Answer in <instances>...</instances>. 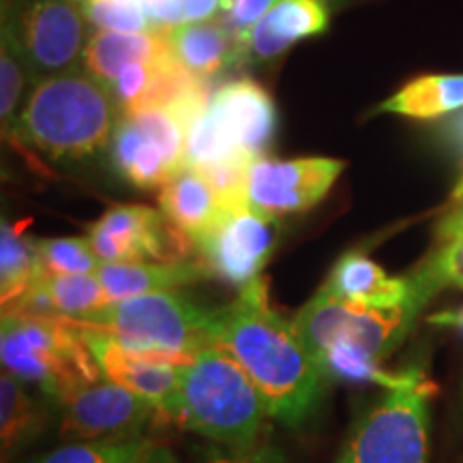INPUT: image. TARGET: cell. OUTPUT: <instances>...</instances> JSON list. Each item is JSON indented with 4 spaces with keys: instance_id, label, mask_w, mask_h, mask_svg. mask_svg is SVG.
<instances>
[{
    "instance_id": "obj_1",
    "label": "cell",
    "mask_w": 463,
    "mask_h": 463,
    "mask_svg": "<svg viewBox=\"0 0 463 463\" xmlns=\"http://www.w3.org/2000/svg\"><path fill=\"white\" fill-rule=\"evenodd\" d=\"M213 337L253 380L273 419L294 427L314 414L328 378L294 322L270 307L262 277L241 288L232 303L217 307Z\"/></svg>"
},
{
    "instance_id": "obj_2",
    "label": "cell",
    "mask_w": 463,
    "mask_h": 463,
    "mask_svg": "<svg viewBox=\"0 0 463 463\" xmlns=\"http://www.w3.org/2000/svg\"><path fill=\"white\" fill-rule=\"evenodd\" d=\"M425 305L412 300L399 307H364L335 298L320 288L292 322L326 378L392 389L402 372H384L382 361L403 344Z\"/></svg>"
},
{
    "instance_id": "obj_3",
    "label": "cell",
    "mask_w": 463,
    "mask_h": 463,
    "mask_svg": "<svg viewBox=\"0 0 463 463\" xmlns=\"http://www.w3.org/2000/svg\"><path fill=\"white\" fill-rule=\"evenodd\" d=\"M159 416L230 449L264 442L266 422L273 419L253 380L219 344L183 364L176 389L159 408Z\"/></svg>"
},
{
    "instance_id": "obj_4",
    "label": "cell",
    "mask_w": 463,
    "mask_h": 463,
    "mask_svg": "<svg viewBox=\"0 0 463 463\" xmlns=\"http://www.w3.org/2000/svg\"><path fill=\"white\" fill-rule=\"evenodd\" d=\"M120 108L112 92L84 69L33 86L17 137L58 164L97 157L109 146Z\"/></svg>"
},
{
    "instance_id": "obj_5",
    "label": "cell",
    "mask_w": 463,
    "mask_h": 463,
    "mask_svg": "<svg viewBox=\"0 0 463 463\" xmlns=\"http://www.w3.org/2000/svg\"><path fill=\"white\" fill-rule=\"evenodd\" d=\"M0 358L5 372L62 403L103 373L73 320L3 311Z\"/></svg>"
},
{
    "instance_id": "obj_6",
    "label": "cell",
    "mask_w": 463,
    "mask_h": 463,
    "mask_svg": "<svg viewBox=\"0 0 463 463\" xmlns=\"http://www.w3.org/2000/svg\"><path fill=\"white\" fill-rule=\"evenodd\" d=\"M213 314L215 309H204L184 294L153 292L114 300L75 322L89 324L133 350L191 361L215 344Z\"/></svg>"
},
{
    "instance_id": "obj_7",
    "label": "cell",
    "mask_w": 463,
    "mask_h": 463,
    "mask_svg": "<svg viewBox=\"0 0 463 463\" xmlns=\"http://www.w3.org/2000/svg\"><path fill=\"white\" fill-rule=\"evenodd\" d=\"M277 109L253 80L225 82L189 125L184 165L208 167L225 161H256L275 140Z\"/></svg>"
},
{
    "instance_id": "obj_8",
    "label": "cell",
    "mask_w": 463,
    "mask_h": 463,
    "mask_svg": "<svg viewBox=\"0 0 463 463\" xmlns=\"http://www.w3.org/2000/svg\"><path fill=\"white\" fill-rule=\"evenodd\" d=\"M356 422L337 463H427L430 459V402L433 386L419 367L402 380Z\"/></svg>"
},
{
    "instance_id": "obj_9",
    "label": "cell",
    "mask_w": 463,
    "mask_h": 463,
    "mask_svg": "<svg viewBox=\"0 0 463 463\" xmlns=\"http://www.w3.org/2000/svg\"><path fill=\"white\" fill-rule=\"evenodd\" d=\"M3 28L20 50L34 84L75 71L90 39L80 0H14Z\"/></svg>"
},
{
    "instance_id": "obj_10",
    "label": "cell",
    "mask_w": 463,
    "mask_h": 463,
    "mask_svg": "<svg viewBox=\"0 0 463 463\" xmlns=\"http://www.w3.org/2000/svg\"><path fill=\"white\" fill-rule=\"evenodd\" d=\"M279 242V217L266 215L247 202L225 204L211 230L195 242L213 277L245 288L260 273Z\"/></svg>"
},
{
    "instance_id": "obj_11",
    "label": "cell",
    "mask_w": 463,
    "mask_h": 463,
    "mask_svg": "<svg viewBox=\"0 0 463 463\" xmlns=\"http://www.w3.org/2000/svg\"><path fill=\"white\" fill-rule=\"evenodd\" d=\"M86 239L101 262H181L194 245L164 213L140 204L108 208Z\"/></svg>"
},
{
    "instance_id": "obj_12",
    "label": "cell",
    "mask_w": 463,
    "mask_h": 463,
    "mask_svg": "<svg viewBox=\"0 0 463 463\" xmlns=\"http://www.w3.org/2000/svg\"><path fill=\"white\" fill-rule=\"evenodd\" d=\"M344 167V161L328 157H260L249 164L245 202L273 217L305 213L326 198Z\"/></svg>"
},
{
    "instance_id": "obj_13",
    "label": "cell",
    "mask_w": 463,
    "mask_h": 463,
    "mask_svg": "<svg viewBox=\"0 0 463 463\" xmlns=\"http://www.w3.org/2000/svg\"><path fill=\"white\" fill-rule=\"evenodd\" d=\"M61 405V436L71 439H99L137 433L155 416H159V408L153 402L106 378L73 392Z\"/></svg>"
},
{
    "instance_id": "obj_14",
    "label": "cell",
    "mask_w": 463,
    "mask_h": 463,
    "mask_svg": "<svg viewBox=\"0 0 463 463\" xmlns=\"http://www.w3.org/2000/svg\"><path fill=\"white\" fill-rule=\"evenodd\" d=\"M322 288L335 298L364 307H399L412 300L430 303L433 294L442 289L425 264L410 277H391L358 251L344 253Z\"/></svg>"
},
{
    "instance_id": "obj_15",
    "label": "cell",
    "mask_w": 463,
    "mask_h": 463,
    "mask_svg": "<svg viewBox=\"0 0 463 463\" xmlns=\"http://www.w3.org/2000/svg\"><path fill=\"white\" fill-rule=\"evenodd\" d=\"M75 326L80 328L84 341L89 344L103 378L148 399L157 408H161L165 399L176 389L178 378H181V367L184 363H189L133 350V347L123 345L120 341L84 322H75Z\"/></svg>"
},
{
    "instance_id": "obj_16",
    "label": "cell",
    "mask_w": 463,
    "mask_h": 463,
    "mask_svg": "<svg viewBox=\"0 0 463 463\" xmlns=\"http://www.w3.org/2000/svg\"><path fill=\"white\" fill-rule=\"evenodd\" d=\"M331 24V0H281L251 31L242 34L247 62H269L294 43L317 37Z\"/></svg>"
},
{
    "instance_id": "obj_17",
    "label": "cell",
    "mask_w": 463,
    "mask_h": 463,
    "mask_svg": "<svg viewBox=\"0 0 463 463\" xmlns=\"http://www.w3.org/2000/svg\"><path fill=\"white\" fill-rule=\"evenodd\" d=\"M167 42L178 65L198 82L211 84L219 73L245 65L241 39L223 17L172 28Z\"/></svg>"
},
{
    "instance_id": "obj_18",
    "label": "cell",
    "mask_w": 463,
    "mask_h": 463,
    "mask_svg": "<svg viewBox=\"0 0 463 463\" xmlns=\"http://www.w3.org/2000/svg\"><path fill=\"white\" fill-rule=\"evenodd\" d=\"M95 275L112 303L140 294L176 292L213 277L200 258L181 262H101Z\"/></svg>"
},
{
    "instance_id": "obj_19",
    "label": "cell",
    "mask_w": 463,
    "mask_h": 463,
    "mask_svg": "<svg viewBox=\"0 0 463 463\" xmlns=\"http://www.w3.org/2000/svg\"><path fill=\"white\" fill-rule=\"evenodd\" d=\"M108 153L114 170L136 189H161L183 170L131 116H120Z\"/></svg>"
},
{
    "instance_id": "obj_20",
    "label": "cell",
    "mask_w": 463,
    "mask_h": 463,
    "mask_svg": "<svg viewBox=\"0 0 463 463\" xmlns=\"http://www.w3.org/2000/svg\"><path fill=\"white\" fill-rule=\"evenodd\" d=\"M225 202L206 176L195 167L184 165L159 191V211L187 239L198 242L223 213Z\"/></svg>"
},
{
    "instance_id": "obj_21",
    "label": "cell",
    "mask_w": 463,
    "mask_h": 463,
    "mask_svg": "<svg viewBox=\"0 0 463 463\" xmlns=\"http://www.w3.org/2000/svg\"><path fill=\"white\" fill-rule=\"evenodd\" d=\"M112 303L97 275L39 277L11 311L84 320Z\"/></svg>"
},
{
    "instance_id": "obj_22",
    "label": "cell",
    "mask_w": 463,
    "mask_h": 463,
    "mask_svg": "<svg viewBox=\"0 0 463 463\" xmlns=\"http://www.w3.org/2000/svg\"><path fill=\"white\" fill-rule=\"evenodd\" d=\"M167 33H95L84 50L82 69L97 82L108 86L133 62L170 54Z\"/></svg>"
},
{
    "instance_id": "obj_23",
    "label": "cell",
    "mask_w": 463,
    "mask_h": 463,
    "mask_svg": "<svg viewBox=\"0 0 463 463\" xmlns=\"http://www.w3.org/2000/svg\"><path fill=\"white\" fill-rule=\"evenodd\" d=\"M176 455L146 433H123L99 439H78L33 463H174Z\"/></svg>"
},
{
    "instance_id": "obj_24",
    "label": "cell",
    "mask_w": 463,
    "mask_h": 463,
    "mask_svg": "<svg viewBox=\"0 0 463 463\" xmlns=\"http://www.w3.org/2000/svg\"><path fill=\"white\" fill-rule=\"evenodd\" d=\"M28 222L0 225V300L11 311L39 279L37 239L26 234Z\"/></svg>"
},
{
    "instance_id": "obj_25",
    "label": "cell",
    "mask_w": 463,
    "mask_h": 463,
    "mask_svg": "<svg viewBox=\"0 0 463 463\" xmlns=\"http://www.w3.org/2000/svg\"><path fill=\"white\" fill-rule=\"evenodd\" d=\"M463 108V75H422L380 106L408 118H438Z\"/></svg>"
},
{
    "instance_id": "obj_26",
    "label": "cell",
    "mask_w": 463,
    "mask_h": 463,
    "mask_svg": "<svg viewBox=\"0 0 463 463\" xmlns=\"http://www.w3.org/2000/svg\"><path fill=\"white\" fill-rule=\"evenodd\" d=\"M34 86V80L28 71L24 58L11 39V34L3 28V42H0V118H3L5 137L11 142L17 140L22 112H24V97L28 99Z\"/></svg>"
},
{
    "instance_id": "obj_27",
    "label": "cell",
    "mask_w": 463,
    "mask_h": 463,
    "mask_svg": "<svg viewBox=\"0 0 463 463\" xmlns=\"http://www.w3.org/2000/svg\"><path fill=\"white\" fill-rule=\"evenodd\" d=\"M42 427V410L26 392L24 382L3 372L0 378V438L3 453L15 450Z\"/></svg>"
},
{
    "instance_id": "obj_28",
    "label": "cell",
    "mask_w": 463,
    "mask_h": 463,
    "mask_svg": "<svg viewBox=\"0 0 463 463\" xmlns=\"http://www.w3.org/2000/svg\"><path fill=\"white\" fill-rule=\"evenodd\" d=\"M39 277L95 275L101 260L89 239H37Z\"/></svg>"
},
{
    "instance_id": "obj_29",
    "label": "cell",
    "mask_w": 463,
    "mask_h": 463,
    "mask_svg": "<svg viewBox=\"0 0 463 463\" xmlns=\"http://www.w3.org/2000/svg\"><path fill=\"white\" fill-rule=\"evenodd\" d=\"M439 288L463 289V211H457L439 225V247L425 262Z\"/></svg>"
},
{
    "instance_id": "obj_30",
    "label": "cell",
    "mask_w": 463,
    "mask_h": 463,
    "mask_svg": "<svg viewBox=\"0 0 463 463\" xmlns=\"http://www.w3.org/2000/svg\"><path fill=\"white\" fill-rule=\"evenodd\" d=\"M90 28L97 33H150L148 15L136 0H80Z\"/></svg>"
},
{
    "instance_id": "obj_31",
    "label": "cell",
    "mask_w": 463,
    "mask_h": 463,
    "mask_svg": "<svg viewBox=\"0 0 463 463\" xmlns=\"http://www.w3.org/2000/svg\"><path fill=\"white\" fill-rule=\"evenodd\" d=\"M281 0H223V20L236 37L251 31Z\"/></svg>"
},
{
    "instance_id": "obj_32",
    "label": "cell",
    "mask_w": 463,
    "mask_h": 463,
    "mask_svg": "<svg viewBox=\"0 0 463 463\" xmlns=\"http://www.w3.org/2000/svg\"><path fill=\"white\" fill-rule=\"evenodd\" d=\"M174 463L183 461L176 457ZM195 463H286V459H283V455L273 447V444L260 442L247 449H215L213 453L202 457V459Z\"/></svg>"
},
{
    "instance_id": "obj_33",
    "label": "cell",
    "mask_w": 463,
    "mask_h": 463,
    "mask_svg": "<svg viewBox=\"0 0 463 463\" xmlns=\"http://www.w3.org/2000/svg\"><path fill=\"white\" fill-rule=\"evenodd\" d=\"M153 31L167 33L184 24V0H140Z\"/></svg>"
},
{
    "instance_id": "obj_34",
    "label": "cell",
    "mask_w": 463,
    "mask_h": 463,
    "mask_svg": "<svg viewBox=\"0 0 463 463\" xmlns=\"http://www.w3.org/2000/svg\"><path fill=\"white\" fill-rule=\"evenodd\" d=\"M442 136H444V140H447L450 146L457 150V153L463 155V112L459 116H455L453 120H449L447 127H444ZM455 195L459 200H463V178H461L459 187H457V191H455Z\"/></svg>"
},
{
    "instance_id": "obj_35",
    "label": "cell",
    "mask_w": 463,
    "mask_h": 463,
    "mask_svg": "<svg viewBox=\"0 0 463 463\" xmlns=\"http://www.w3.org/2000/svg\"><path fill=\"white\" fill-rule=\"evenodd\" d=\"M431 324H438L442 328H455V331L463 333V307L459 309H449V311H439V314H433L430 317Z\"/></svg>"
},
{
    "instance_id": "obj_36",
    "label": "cell",
    "mask_w": 463,
    "mask_h": 463,
    "mask_svg": "<svg viewBox=\"0 0 463 463\" xmlns=\"http://www.w3.org/2000/svg\"><path fill=\"white\" fill-rule=\"evenodd\" d=\"M461 211H463V208H461Z\"/></svg>"
}]
</instances>
